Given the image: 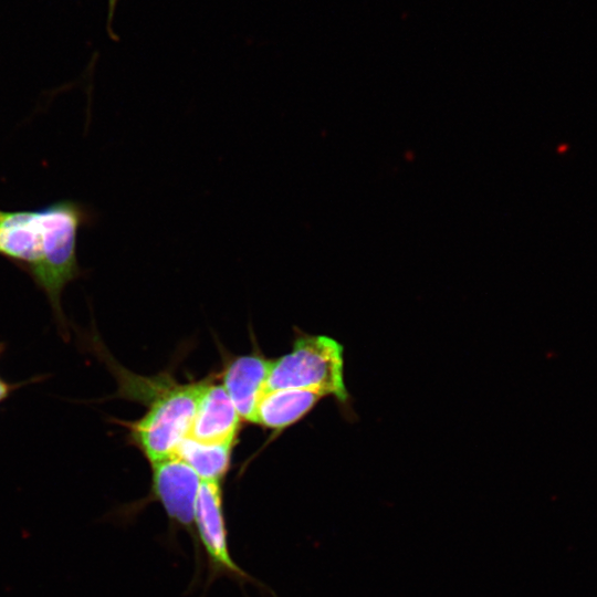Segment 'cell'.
<instances>
[{"label": "cell", "mask_w": 597, "mask_h": 597, "mask_svg": "<svg viewBox=\"0 0 597 597\" xmlns=\"http://www.w3.org/2000/svg\"><path fill=\"white\" fill-rule=\"evenodd\" d=\"M206 379L189 384L176 381L147 406L146 413L135 421H116L128 431L130 443L149 463L175 455L189 436L199 397Z\"/></svg>", "instance_id": "cell-3"}, {"label": "cell", "mask_w": 597, "mask_h": 597, "mask_svg": "<svg viewBox=\"0 0 597 597\" xmlns=\"http://www.w3.org/2000/svg\"><path fill=\"white\" fill-rule=\"evenodd\" d=\"M151 484L148 496L117 510L115 516L122 522L135 516L142 507L153 501L163 506L169 521L170 535L185 531L192 538L197 567L200 564V549L198 546L193 514L195 503L200 485L198 474L180 458L171 455L150 463Z\"/></svg>", "instance_id": "cell-4"}, {"label": "cell", "mask_w": 597, "mask_h": 597, "mask_svg": "<svg viewBox=\"0 0 597 597\" xmlns=\"http://www.w3.org/2000/svg\"><path fill=\"white\" fill-rule=\"evenodd\" d=\"M3 350H4V345L0 342V357H1L2 353H3Z\"/></svg>", "instance_id": "cell-12"}, {"label": "cell", "mask_w": 597, "mask_h": 597, "mask_svg": "<svg viewBox=\"0 0 597 597\" xmlns=\"http://www.w3.org/2000/svg\"><path fill=\"white\" fill-rule=\"evenodd\" d=\"M193 523L198 546L199 549L202 547L206 559V589L222 577L235 582L241 588L247 584L263 586L231 556L221 481L201 480L195 503Z\"/></svg>", "instance_id": "cell-5"}, {"label": "cell", "mask_w": 597, "mask_h": 597, "mask_svg": "<svg viewBox=\"0 0 597 597\" xmlns=\"http://www.w3.org/2000/svg\"><path fill=\"white\" fill-rule=\"evenodd\" d=\"M279 388L315 390L346 402L344 347L325 335L301 334L291 352L272 359L268 389Z\"/></svg>", "instance_id": "cell-2"}, {"label": "cell", "mask_w": 597, "mask_h": 597, "mask_svg": "<svg viewBox=\"0 0 597 597\" xmlns=\"http://www.w3.org/2000/svg\"><path fill=\"white\" fill-rule=\"evenodd\" d=\"M323 397L310 389H266L256 407L254 423L272 430L285 429L307 415Z\"/></svg>", "instance_id": "cell-8"}, {"label": "cell", "mask_w": 597, "mask_h": 597, "mask_svg": "<svg viewBox=\"0 0 597 597\" xmlns=\"http://www.w3.org/2000/svg\"><path fill=\"white\" fill-rule=\"evenodd\" d=\"M95 214L84 203L61 199L35 209L0 208V256L15 264L48 297L63 334L66 323L61 297L81 276L77 238Z\"/></svg>", "instance_id": "cell-1"}, {"label": "cell", "mask_w": 597, "mask_h": 597, "mask_svg": "<svg viewBox=\"0 0 597 597\" xmlns=\"http://www.w3.org/2000/svg\"><path fill=\"white\" fill-rule=\"evenodd\" d=\"M272 359L253 353L230 360L222 373V386L244 421L253 422L256 407L268 389Z\"/></svg>", "instance_id": "cell-7"}, {"label": "cell", "mask_w": 597, "mask_h": 597, "mask_svg": "<svg viewBox=\"0 0 597 597\" xmlns=\"http://www.w3.org/2000/svg\"><path fill=\"white\" fill-rule=\"evenodd\" d=\"M241 421L222 384L206 378L188 437L203 443L234 444Z\"/></svg>", "instance_id": "cell-6"}, {"label": "cell", "mask_w": 597, "mask_h": 597, "mask_svg": "<svg viewBox=\"0 0 597 597\" xmlns=\"http://www.w3.org/2000/svg\"><path fill=\"white\" fill-rule=\"evenodd\" d=\"M117 2H118V0H108V3H107V21H106L107 25H106V30H107V32H108V34H109V36L112 39H116V35L114 33V29H113V23H114Z\"/></svg>", "instance_id": "cell-10"}, {"label": "cell", "mask_w": 597, "mask_h": 597, "mask_svg": "<svg viewBox=\"0 0 597 597\" xmlns=\"http://www.w3.org/2000/svg\"><path fill=\"white\" fill-rule=\"evenodd\" d=\"M20 385L21 384L8 383L0 377V404L6 400L11 395V392L19 388Z\"/></svg>", "instance_id": "cell-11"}, {"label": "cell", "mask_w": 597, "mask_h": 597, "mask_svg": "<svg viewBox=\"0 0 597 597\" xmlns=\"http://www.w3.org/2000/svg\"><path fill=\"white\" fill-rule=\"evenodd\" d=\"M233 444L203 443L187 437L175 455L185 461L200 480L221 481L230 469Z\"/></svg>", "instance_id": "cell-9"}]
</instances>
